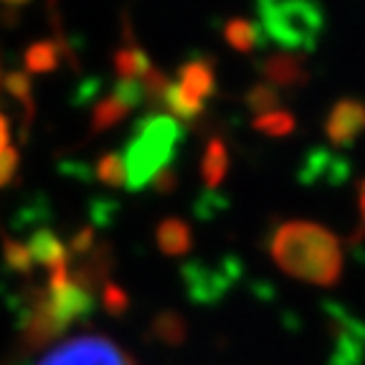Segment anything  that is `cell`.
Listing matches in <instances>:
<instances>
[{
  "instance_id": "cell-1",
  "label": "cell",
  "mask_w": 365,
  "mask_h": 365,
  "mask_svg": "<svg viewBox=\"0 0 365 365\" xmlns=\"http://www.w3.org/2000/svg\"><path fill=\"white\" fill-rule=\"evenodd\" d=\"M267 249L284 274L314 287H332L342 277V246L330 228L314 221H284L269 234Z\"/></svg>"
},
{
  "instance_id": "cell-2",
  "label": "cell",
  "mask_w": 365,
  "mask_h": 365,
  "mask_svg": "<svg viewBox=\"0 0 365 365\" xmlns=\"http://www.w3.org/2000/svg\"><path fill=\"white\" fill-rule=\"evenodd\" d=\"M180 140L182 127L170 114H148L137 122L122 155L127 170V190L137 193L150 185V180L175 160Z\"/></svg>"
},
{
  "instance_id": "cell-3",
  "label": "cell",
  "mask_w": 365,
  "mask_h": 365,
  "mask_svg": "<svg viewBox=\"0 0 365 365\" xmlns=\"http://www.w3.org/2000/svg\"><path fill=\"white\" fill-rule=\"evenodd\" d=\"M257 11L267 41L289 53L314 51L325 34V8L317 0H257Z\"/></svg>"
},
{
  "instance_id": "cell-4",
  "label": "cell",
  "mask_w": 365,
  "mask_h": 365,
  "mask_svg": "<svg viewBox=\"0 0 365 365\" xmlns=\"http://www.w3.org/2000/svg\"><path fill=\"white\" fill-rule=\"evenodd\" d=\"M68 327L48 302L46 287H29L21 309V348L26 353L51 345Z\"/></svg>"
},
{
  "instance_id": "cell-5",
  "label": "cell",
  "mask_w": 365,
  "mask_h": 365,
  "mask_svg": "<svg viewBox=\"0 0 365 365\" xmlns=\"http://www.w3.org/2000/svg\"><path fill=\"white\" fill-rule=\"evenodd\" d=\"M38 365H137L127 350L114 345L109 337L84 335L61 342L58 348L48 350Z\"/></svg>"
},
{
  "instance_id": "cell-6",
  "label": "cell",
  "mask_w": 365,
  "mask_h": 365,
  "mask_svg": "<svg viewBox=\"0 0 365 365\" xmlns=\"http://www.w3.org/2000/svg\"><path fill=\"white\" fill-rule=\"evenodd\" d=\"M365 132V102L345 97L332 104L325 120V135L332 148H350Z\"/></svg>"
},
{
  "instance_id": "cell-7",
  "label": "cell",
  "mask_w": 365,
  "mask_h": 365,
  "mask_svg": "<svg viewBox=\"0 0 365 365\" xmlns=\"http://www.w3.org/2000/svg\"><path fill=\"white\" fill-rule=\"evenodd\" d=\"M327 317L337 340L335 365H358L365 358V325L337 304H327Z\"/></svg>"
},
{
  "instance_id": "cell-8",
  "label": "cell",
  "mask_w": 365,
  "mask_h": 365,
  "mask_svg": "<svg viewBox=\"0 0 365 365\" xmlns=\"http://www.w3.org/2000/svg\"><path fill=\"white\" fill-rule=\"evenodd\" d=\"M259 74L267 79V84H272L274 89H299L309 81L307 66H304V58L299 53L279 51L272 53V56L259 58L257 63Z\"/></svg>"
},
{
  "instance_id": "cell-9",
  "label": "cell",
  "mask_w": 365,
  "mask_h": 365,
  "mask_svg": "<svg viewBox=\"0 0 365 365\" xmlns=\"http://www.w3.org/2000/svg\"><path fill=\"white\" fill-rule=\"evenodd\" d=\"M178 86L185 97L203 104L216 94V63L208 56H195L185 61L178 71Z\"/></svg>"
},
{
  "instance_id": "cell-10",
  "label": "cell",
  "mask_w": 365,
  "mask_h": 365,
  "mask_svg": "<svg viewBox=\"0 0 365 365\" xmlns=\"http://www.w3.org/2000/svg\"><path fill=\"white\" fill-rule=\"evenodd\" d=\"M302 173H299V180L304 185H312V182H332V185H340V182L348 180L350 175V165L348 160L337 158V155H330L325 150H309V155L302 160Z\"/></svg>"
},
{
  "instance_id": "cell-11",
  "label": "cell",
  "mask_w": 365,
  "mask_h": 365,
  "mask_svg": "<svg viewBox=\"0 0 365 365\" xmlns=\"http://www.w3.org/2000/svg\"><path fill=\"white\" fill-rule=\"evenodd\" d=\"M26 249H29L34 264H41V267H46L48 272L68 264L66 244H63L48 226H36L34 231H31L29 241H26Z\"/></svg>"
},
{
  "instance_id": "cell-12",
  "label": "cell",
  "mask_w": 365,
  "mask_h": 365,
  "mask_svg": "<svg viewBox=\"0 0 365 365\" xmlns=\"http://www.w3.org/2000/svg\"><path fill=\"white\" fill-rule=\"evenodd\" d=\"M112 61H114V71H117V76H120L122 81H140L148 74V68L153 66L148 53L137 46L135 36H132L130 21H125V43L114 51Z\"/></svg>"
},
{
  "instance_id": "cell-13",
  "label": "cell",
  "mask_w": 365,
  "mask_h": 365,
  "mask_svg": "<svg viewBox=\"0 0 365 365\" xmlns=\"http://www.w3.org/2000/svg\"><path fill=\"white\" fill-rule=\"evenodd\" d=\"M158 249L168 257H182L193 249V228L182 218H163L155 228Z\"/></svg>"
},
{
  "instance_id": "cell-14",
  "label": "cell",
  "mask_w": 365,
  "mask_h": 365,
  "mask_svg": "<svg viewBox=\"0 0 365 365\" xmlns=\"http://www.w3.org/2000/svg\"><path fill=\"white\" fill-rule=\"evenodd\" d=\"M223 38L239 53H251L267 46V36H264L262 26L257 21H249V18H231V21H226Z\"/></svg>"
},
{
  "instance_id": "cell-15",
  "label": "cell",
  "mask_w": 365,
  "mask_h": 365,
  "mask_svg": "<svg viewBox=\"0 0 365 365\" xmlns=\"http://www.w3.org/2000/svg\"><path fill=\"white\" fill-rule=\"evenodd\" d=\"M0 91L8 94L11 99H16L23 107V127L29 130L31 122H34V84H31V76L26 71H0Z\"/></svg>"
},
{
  "instance_id": "cell-16",
  "label": "cell",
  "mask_w": 365,
  "mask_h": 365,
  "mask_svg": "<svg viewBox=\"0 0 365 365\" xmlns=\"http://www.w3.org/2000/svg\"><path fill=\"white\" fill-rule=\"evenodd\" d=\"M228 175V148L221 137H211L205 145L203 160H200V178L205 182V190L221 188V182Z\"/></svg>"
},
{
  "instance_id": "cell-17",
  "label": "cell",
  "mask_w": 365,
  "mask_h": 365,
  "mask_svg": "<svg viewBox=\"0 0 365 365\" xmlns=\"http://www.w3.org/2000/svg\"><path fill=\"white\" fill-rule=\"evenodd\" d=\"M130 112H132V109L127 107V104L122 102L114 91H109L107 97H99L97 104H94V109H91L89 132H91V135H102V132L112 130L114 125H120V122L125 120Z\"/></svg>"
},
{
  "instance_id": "cell-18",
  "label": "cell",
  "mask_w": 365,
  "mask_h": 365,
  "mask_svg": "<svg viewBox=\"0 0 365 365\" xmlns=\"http://www.w3.org/2000/svg\"><path fill=\"white\" fill-rule=\"evenodd\" d=\"M61 48L56 46V41H36L26 48L23 53V63L29 71L34 74H48V71H56L58 63H61Z\"/></svg>"
},
{
  "instance_id": "cell-19",
  "label": "cell",
  "mask_w": 365,
  "mask_h": 365,
  "mask_svg": "<svg viewBox=\"0 0 365 365\" xmlns=\"http://www.w3.org/2000/svg\"><path fill=\"white\" fill-rule=\"evenodd\" d=\"M153 335L158 337L163 345H182L185 337H188V325H185V319L180 317L178 312L173 309H163V312L155 314L153 325H150Z\"/></svg>"
},
{
  "instance_id": "cell-20",
  "label": "cell",
  "mask_w": 365,
  "mask_h": 365,
  "mask_svg": "<svg viewBox=\"0 0 365 365\" xmlns=\"http://www.w3.org/2000/svg\"><path fill=\"white\" fill-rule=\"evenodd\" d=\"M163 104L170 109L173 120H180V122H193L203 114V104L185 97L178 84H170V89H168V94H165V102Z\"/></svg>"
},
{
  "instance_id": "cell-21",
  "label": "cell",
  "mask_w": 365,
  "mask_h": 365,
  "mask_svg": "<svg viewBox=\"0 0 365 365\" xmlns=\"http://www.w3.org/2000/svg\"><path fill=\"white\" fill-rule=\"evenodd\" d=\"M94 175L97 180H102L104 185H112V188H122L127 182V170H125V158L122 153H104L94 165Z\"/></svg>"
},
{
  "instance_id": "cell-22",
  "label": "cell",
  "mask_w": 365,
  "mask_h": 365,
  "mask_svg": "<svg viewBox=\"0 0 365 365\" xmlns=\"http://www.w3.org/2000/svg\"><path fill=\"white\" fill-rule=\"evenodd\" d=\"M244 102L257 117H262V114H269V112H274V109H279L282 94H279V89H274L272 84L262 81V84H254L249 91H246Z\"/></svg>"
},
{
  "instance_id": "cell-23",
  "label": "cell",
  "mask_w": 365,
  "mask_h": 365,
  "mask_svg": "<svg viewBox=\"0 0 365 365\" xmlns=\"http://www.w3.org/2000/svg\"><path fill=\"white\" fill-rule=\"evenodd\" d=\"M251 125H254V130L264 132V135H269V137H287L294 132L297 122H294V114L284 112V109H274V112L257 117Z\"/></svg>"
},
{
  "instance_id": "cell-24",
  "label": "cell",
  "mask_w": 365,
  "mask_h": 365,
  "mask_svg": "<svg viewBox=\"0 0 365 365\" xmlns=\"http://www.w3.org/2000/svg\"><path fill=\"white\" fill-rule=\"evenodd\" d=\"M170 84H173V81L168 79V74L163 71V68L150 66L148 74L140 79L143 99L150 104V107H155V104H163V102H165V94H168V89H170Z\"/></svg>"
},
{
  "instance_id": "cell-25",
  "label": "cell",
  "mask_w": 365,
  "mask_h": 365,
  "mask_svg": "<svg viewBox=\"0 0 365 365\" xmlns=\"http://www.w3.org/2000/svg\"><path fill=\"white\" fill-rule=\"evenodd\" d=\"M3 262H6L8 269H13L16 274H26V277L34 269V259H31L26 244L18 239H11L6 234H3Z\"/></svg>"
},
{
  "instance_id": "cell-26",
  "label": "cell",
  "mask_w": 365,
  "mask_h": 365,
  "mask_svg": "<svg viewBox=\"0 0 365 365\" xmlns=\"http://www.w3.org/2000/svg\"><path fill=\"white\" fill-rule=\"evenodd\" d=\"M102 307L107 309L112 317H120V314H125L127 307H130V297H127V292L122 289V287H117L114 282H107V284L102 287Z\"/></svg>"
},
{
  "instance_id": "cell-27",
  "label": "cell",
  "mask_w": 365,
  "mask_h": 365,
  "mask_svg": "<svg viewBox=\"0 0 365 365\" xmlns=\"http://www.w3.org/2000/svg\"><path fill=\"white\" fill-rule=\"evenodd\" d=\"M223 208H226V198L218 195L216 190H205L195 203V216L203 218V221H211V218L221 216Z\"/></svg>"
},
{
  "instance_id": "cell-28",
  "label": "cell",
  "mask_w": 365,
  "mask_h": 365,
  "mask_svg": "<svg viewBox=\"0 0 365 365\" xmlns=\"http://www.w3.org/2000/svg\"><path fill=\"white\" fill-rule=\"evenodd\" d=\"M94 244H97V241H94V228L84 226L71 236V241H68V254H74L76 259H81L94 249Z\"/></svg>"
},
{
  "instance_id": "cell-29",
  "label": "cell",
  "mask_w": 365,
  "mask_h": 365,
  "mask_svg": "<svg viewBox=\"0 0 365 365\" xmlns=\"http://www.w3.org/2000/svg\"><path fill=\"white\" fill-rule=\"evenodd\" d=\"M178 182H180V180H178V170L173 165H168V168H163V170H160L153 180H150V185H153L155 193L170 195V193H175Z\"/></svg>"
},
{
  "instance_id": "cell-30",
  "label": "cell",
  "mask_w": 365,
  "mask_h": 365,
  "mask_svg": "<svg viewBox=\"0 0 365 365\" xmlns=\"http://www.w3.org/2000/svg\"><path fill=\"white\" fill-rule=\"evenodd\" d=\"M18 173V153L13 148L0 153V188H6L8 182H13Z\"/></svg>"
},
{
  "instance_id": "cell-31",
  "label": "cell",
  "mask_w": 365,
  "mask_h": 365,
  "mask_svg": "<svg viewBox=\"0 0 365 365\" xmlns=\"http://www.w3.org/2000/svg\"><path fill=\"white\" fill-rule=\"evenodd\" d=\"M358 216H360L358 231L350 236V244L353 246L363 244V239H365V180H360V185H358Z\"/></svg>"
},
{
  "instance_id": "cell-32",
  "label": "cell",
  "mask_w": 365,
  "mask_h": 365,
  "mask_svg": "<svg viewBox=\"0 0 365 365\" xmlns=\"http://www.w3.org/2000/svg\"><path fill=\"white\" fill-rule=\"evenodd\" d=\"M114 213H117V205H114L112 200L94 203V208H91V216H94V223H97V226H102V223H109Z\"/></svg>"
},
{
  "instance_id": "cell-33",
  "label": "cell",
  "mask_w": 365,
  "mask_h": 365,
  "mask_svg": "<svg viewBox=\"0 0 365 365\" xmlns=\"http://www.w3.org/2000/svg\"><path fill=\"white\" fill-rule=\"evenodd\" d=\"M8 140H11V130H8V120L0 114V153L8 150Z\"/></svg>"
},
{
  "instance_id": "cell-34",
  "label": "cell",
  "mask_w": 365,
  "mask_h": 365,
  "mask_svg": "<svg viewBox=\"0 0 365 365\" xmlns=\"http://www.w3.org/2000/svg\"><path fill=\"white\" fill-rule=\"evenodd\" d=\"M6 6H13V8H21V6H26V3H31V0H3Z\"/></svg>"
}]
</instances>
